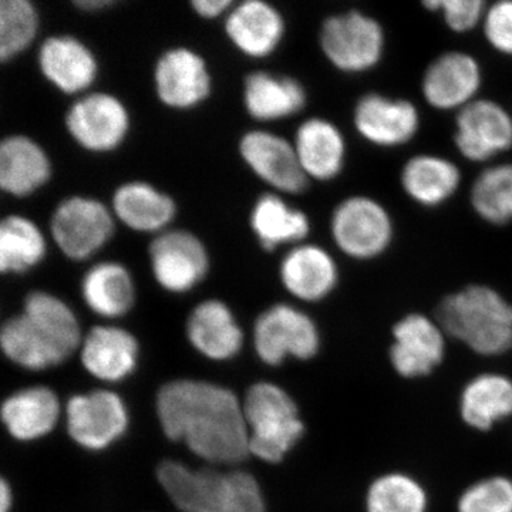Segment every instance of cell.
Masks as SVG:
<instances>
[{"label": "cell", "mask_w": 512, "mask_h": 512, "mask_svg": "<svg viewBox=\"0 0 512 512\" xmlns=\"http://www.w3.org/2000/svg\"><path fill=\"white\" fill-rule=\"evenodd\" d=\"M249 228L262 251L275 252L306 242L312 224L305 211L293 207L284 195L269 191L252 204Z\"/></svg>", "instance_id": "603a6c76"}, {"label": "cell", "mask_w": 512, "mask_h": 512, "mask_svg": "<svg viewBox=\"0 0 512 512\" xmlns=\"http://www.w3.org/2000/svg\"><path fill=\"white\" fill-rule=\"evenodd\" d=\"M0 349L13 363L29 370H45L63 363L55 350L37 335L22 313L3 323L0 329Z\"/></svg>", "instance_id": "836d02e7"}, {"label": "cell", "mask_w": 512, "mask_h": 512, "mask_svg": "<svg viewBox=\"0 0 512 512\" xmlns=\"http://www.w3.org/2000/svg\"><path fill=\"white\" fill-rule=\"evenodd\" d=\"M454 143L474 163L500 156L512 147V117L493 100H474L458 111Z\"/></svg>", "instance_id": "5bb4252c"}, {"label": "cell", "mask_w": 512, "mask_h": 512, "mask_svg": "<svg viewBox=\"0 0 512 512\" xmlns=\"http://www.w3.org/2000/svg\"><path fill=\"white\" fill-rule=\"evenodd\" d=\"M12 490L9 484L0 477V512H9L12 508Z\"/></svg>", "instance_id": "ee69618b"}, {"label": "cell", "mask_w": 512, "mask_h": 512, "mask_svg": "<svg viewBox=\"0 0 512 512\" xmlns=\"http://www.w3.org/2000/svg\"><path fill=\"white\" fill-rule=\"evenodd\" d=\"M140 345L133 333L119 326L90 329L82 342V362L90 375L107 383H119L137 369Z\"/></svg>", "instance_id": "d4e9b609"}, {"label": "cell", "mask_w": 512, "mask_h": 512, "mask_svg": "<svg viewBox=\"0 0 512 512\" xmlns=\"http://www.w3.org/2000/svg\"><path fill=\"white\" fill-rule=\"evenodd\" d=\"M59 416V397L45 386L19 390L0 407V419L10 436L20 441H33L47 436L55 429Z\"/></svg>", "instance_id": "f1b7e54d"}, {"label": "cell", "mask_w": 512, "mask_h": 512, "mask_svg": "<svg viewBox=\"0 0 512 512\" xmlns=\"http://www.w3.org/2000/svg\"><path fill=\"white\" fill-rule=\"evenodd\" d=\"M234 0H192L190 8L197 18L201 20H217L227 18L234 8Z\"/></svg>", "instance_id": "b9f144b4"}, {"label": "cell", "mask_w": 512, "mask_h": 512, "mask_svg": "<svg viewBox=\"0 0 512 512\" xmlns=\"http://www.w3.org/2000/svg\"><path fill=\"white\" fill-rule=\"evenodd\" d=\"M437 322L478 355H503L512 348V305L490 286L470 285L446 296Z\"/></svg>", "instance_id": "7a4b0ae2"}, {"label": "cell", "mask_w": 512, "mask_h": 512, "mask_svg": "<svg viewBox=\"0 0 512 512\" xmlns=\"http://www.w3.org/2000/svg\"><path fill=\"white\" fill-rule=\"evenodd\" d=\"M242 104L252 120L275 123L302 113L308 104V92L295 77L258 70L242 83Z\"/></svg>", "instance_id": "44dd1931"}, {"label": "cell", "mask_w": 512, "mask_h": 512, "mask_svg": "<svg viewBox=\"0 0 512 512\" xmlns=\"http://www.w3.org/2000/svg\"><path fill=\"white\" fill-rule=\"evenodd\" d=\"M157 478L178 510L207 512L220 490L224 473L212 468L192 470L180 461L168 460L158 466Z\"/></svg>", "instance_id": "1f68e13d"}, {"label": "cell", "mask_w": 512, "mask_h": 512, "mask_svg": "<svg viewBox=\"0 0 512 512\" xmlns=\"http://www.w3.org/2000/svg\"><path fill=\"white\" fill-rule=\"evenodd\" d=\"M185 329L192 348L215 362L232 359L244 346V330L231 308L220 299L198 303L188 316Z\"/></svg>", "instance_id": "cb8c5ba5"}, {"label": "cell", "mask_w": 512, "mask_h": 512, "mask_svg": "<svg viewBox=\"0 0 512 512\" xmlns=\"http://www.w3.org/2000/svg\"><path fill=\"white\" fill-rule=\"evenodd\" d=\"M52 161L36 141L25 136L0 140V188L26 197L45 187L52 177Z\"/></svg>", "instance_id": "4316f807"}, {"label": "cell", "mask_w": 512, "mask_h": 512, "mask_svg": "<svg viewBox=\"0 0 512 512\" xmlns=\"http://www.w3.org/2000/svg\"><path fill=\"white\" fill-rule=\"evenodd\" d=\"M66 414L70 437L90 451L113 446L130 424L126 403L110 390L77 394L67 403Z\"/></svg>", "instance_id": "7c38bea8"}, {"label": "cell", "mask_w": 512, "mask_h": 512, "mask_svg": "<svg viewBox=\"0 0 512 512\" xmlns=\"http://www.w3.org/2000/svg\"><path fill=\"white\" fill-rule=\"evenodd\" d=\"M157 416L165 436L181 441L211 464H238L249 456L244 409L229 389L201 380L164 384Z\"/></svg>", "instance_id": "6da1fadb"}, {"label": "cell", "mask_w": 512, "mask_h": 512, "mask_svg": "<svg viewBox=\"0 0 512 512\" xmlns=\"http://www.w3.org/2000/svg\"><path fill=\"white\" fill-rule=\"evenodd\" d=\"M330 235L342 254L356 261H370L392 244V217L379 201L352 195L333 210Z\"/></svg>", "instance_id": "ba28073f"}, {"label": "cell", "mask_w": 512, "mask_h": 512, "mask_svg": "<svg viewBox=\"0 0 512 512\" xmlns=\"http://www.w3.org/2000/svg\"><path fill=\"white\" fill-rule=\"evenodd\" d=\"M427 504L423 485L403 473L377 477L366 494L367 512H426Z\"/></svg>", "instance_id": "d590c367"}, {"label": "cell", "mask_w": 512, "mask_h": 512, "mask_svg": "<svg viewBox=\"0 0 512 512\" xmlns=\"http://www.w3.org/2000/svg\"><path fill=\"white\" fill-rule=\"evenodd\" d=\"M238 153L242 163L271 192L301 195L311 181L303 173L292 140L265 128H254L239 138Z\"/></svg>", "instance_id": "8fae6325"}, {"label": "cell", "mask_w": 512, "mask_h": 512, "mask_svg": "<svg viewBox=\"0 0 512 512\" xmlns=\"http://www.w3.org/2000/svg\"><path fill=\"white\" fill-rule=\"evenodd\" d=\"M39 67L47 82L59 92L83 96L99 79L96 53L83 40L70 35L52 36L39 50Z\"/></svg>", "instance_id": "ac0fdd59"}, {"label": "cell", "mask_w": 512, "mask_h": 512, "mask_svg": "<svg viewBox=\"0 0 512 512\" xmlns=\"http://www.w3.org/2000/svg\"><path fill=\"white\" fill-rule=\"evenodd\" d=\"M87 308L104 319H120L133 311L137 286L127 265L100 261L87 269L80 285Z\"/></svg>", "instance_id": "484cf974"}, {"label": "cell", "mask_w": 512, "mask_h": 512, "mask_svg": "<svg viewBox=\"0 0 512 512\" xmlns=\"http://www.w3.org/2000/svg\"><path fill=\"white\" fill-rule=\"evenodd\" d=\"M424 6L431 12H440L448 28L456 33L476 28L487 12V3L483 0H429Z\"/></svg>", "instance_id": "ab89813d"}, {"label": "cell", "mask_w": 512, "mask_h": 512, "mask_svg": "<svg viewBox=\"0 0 512 512\" xmlns=\"http://www.w3.org/2000/svg\"><path fill=\"white\" fill-rule=\"evenodd\" d=\"M249 433V454L275 464L302 439L303 421L291 396L274 383H256L249 387L244 403Z\"/></svg>", "instance_id": "3957f363"}, {"label": "cell", "mask_w": 512, "mask_h": 512, "mask_svg": "<svg viewBox=\"0 0 512 512\" xmlns=\"http://www.w3.org/2000/svg\"><path fill=\"white\" fill-rule=\"evenodd\" d=\"M46 254L45 234L35 222L19 215L0 220V274H25Z\"/></svg>", "instance_id": "d6a6232c"}, {"label": "cell", "mask_w": 512, "mask_h": 512, "mask_svg": "<svg viewBox=\"0 0 512 512\" xmlns=\"http://www.w3.org/2000/svg\"><path fill=\"white\" fill-rule=\"evenodd\" d=\"M481 82V67L473 56L448 52L427 67L421 90L424 99L434 109L461 110L476 100Z\"/></svg>", "instance_id": "ffe728a7"}, {"label": "cell", "mask_w": 512, "mask_h": 512, "mask_svg": "<svg viewBox=\"0 0 512 512\" xmlns=\"http://www.w3.org/2000/svg\"><path fill=\"white\" fill-rule=\"evenodd\" d=\"M110 208L117 224L153 238L173 228L178 215L173 195L143 180L120 184L111 195Z\"/></svg>", "instance_id": "2e32d148"}, {"label": "cell", "mask_w": 512, "mask_h": 512, "mask_svg": "<svg viewBox=\"0 0 512 512\" xmlns=\"http://www.w3.org/2000/svg\"><path fill=\"white\" fill-rule=\"evenodd\" d=\"M224 33L239 55L252 60L268 59L278 52L286 37L281 10L265 0H242L224 19Z\"/></svg>", "instance_id": "4fadbf2b"}, {"label": "cell", "mask_w": 512, "mask_h": 512, "mask_svg": "<svg viewBox=\"0 0 512 512\" xmlns=\"http://www.w3.org/2000/svg\"><path fill=\"white\" fill-rule=\"evenodd\" d=\"M470 198L481 220L493 225L512 222V164L494 165L478 175Z\"/></svg>", "instance_id": "e575fe53"}, {"label": "cell", "mask_w": 512, "mask_h": 512, "mask_svg": "<svg viewBox=\"0 0 512 512\" xmlns=\"http://www.w3.org/2000/svg\"><path fill=\"white\" fill-rule=\"evenodd\" d=\"M117 227L110 204L86 195H73L57 205L50 221V234L66 258L83 262L113 241Z\"/></svg>", "instance_id": "277c9868"}, {"label": "cell", "mask_w": 512, "mask_h": 512, "mask_svg": "<svg viewBox=\"0 0 512 512\" xmlns=\"http://www.w3.org/2000/svg\"><path fill=\"white\" fill-rule=\"evenodd\" d=\"M147 255L154 281L171 295L194 291L210 274V251L188 229L171 228L157 235L151 239Z\"/></svg>", "instance_id": "8992f818"}, {"label": "cell", "mask_w": 512, "mask_h": 512, "mask_svg": "<svg viewBox=\"0 0 512 512\" xmlns=\"http://www.w3.org/2000/svg\"><path fill=\"white\" fill-rule=\"evenodd\" d=\"M458 512H512V480L488 477L470 485L457 503Z\"/></svg>", "instance_id": "f35d334b"}, {"label": "cell", "mask_w": 512, "mask_h": 512, "mask_svg": "<svg viewBox=\"0 0 512 512\" xmlns=\"http://www.w3.org/2000/svg\"><path fill=\"white\" fill-rule=\"evenodd\" d=\"M74 5L83 12L92 13L113 8L116 2H113V0H79V2H74Z\"/></svg>", "instance_id": "7bdbcfd3"}, {"label": "cell", "mask_w": 512, "mask_h": 512, "mask_svg": "<svg viewBox=\"0 0 512 512\" xmlns=\"http://www.w3.org/2000/svg\"><path fill=\"white\" fill-rule=\"evenodd\" d=\"M382 25L359 10L329 16L319 30V46L323 56L339 72H369L384 55Z\"/></svg>", "instance_id": "5b68a950"}, {"label": "cell", "mask_w": 512, "mask_h": 512, "mask_svg": "<svg viewBox=\"0 0 512 512\" xmlns=\"http://www.w3.org/2000/svg\"><path fill=\"white\" fill-rule=\"evenodd\" d=\"M39 15L28 0H0V62L13 59L32 45Z\"/></svg>", "instance_id": "8d00e7d4"}, {"label": "cell", "mask_w": 512, "mask_h": 512, "mask_svg": "<svg viewBox=\"0 0 512 512\" xmlns=\"http://www.w3.org/2000/svg\"><path fill=\"white\" fill-rule=\"evenodd\" d=\"M296 156L308 180L328 183L345 170V136L335 123L323 117L303 120L292 138Z\"/></svg>", "instance_id": "7402d4cb"}, {"label": "cell", "mask_w": 512, "mask_h": 512, "mask_svg": "<svg viewBox=\"0 0 512 512\" xmlns=\"http://www.w3.org/2000/svg\"><path fill=\"white\" fill-rule=\"evenodd\" d=\"M254 346L256 355L269 366H279L289 357L309 360L319 352V329L308 313L276 303L256 318Z\"/></svg>", "instance_id": "30bf717a"}, {"label": "cell", "mask_w": 512, "mask_h": 512, "mask_svg": "<svg viewBox=\"0 0 512 512\" xmlns=\"http://www.w3.org/2000/svg\"><path fill=\"white\" fill-rule=\"evenodd\" d=\"M133 119L124 100L109 92H89L74 101L66 114L67 133L92 154L120 150L130 137Z\"/></svg>", "instance_id": "52a82bcc"}, {"label": "cell", "mask_w": 512, "mask_h": 512, "mask_svg": "<svg viewBox=\"0 0 512 512\" xmlns=\"http://www.w3.org/2000/svg\"><path fill=\"white\" fill-rule=\"evenodd\" d=\"M265 498L254 476L245 471L224 473V480L207 512H265Z\"/></svg>", "instance_id": "74e56055"}, {"label": "cell", "mask_w": 512, "mask_h": 512, "mask_svg": "<svg viewBox=\"0 0 512 512\" xmlns=\"http://www.w3.org/2000/svg\"><path fill=\"white\" fill-rule=\"evenodd\" d=\"M400 180L414 202L423 207H439L456 194L461 174L447 158L420 154L404 164Z\"/></svg>", "instance_id": "f546056e"}, {"label": "cell", "mask_w": 512, "mask_h": 512, "mask_svg": "<svg viewBox=\"0 0 512 512\" xmlns=\"http://www.w3.org/2000/svg\"><path fill=\"white\" fill-rule=\"evenodd\" d=\"M353 124L367 143L392 148L413 140L420 128V116L412 101L369 93L357 101Z\"/></svg>", "instance_id": "e0dca14e"}, {"label": "cell", "mask_w": 512, "mask_h": 512, "mask_svg": "<svg viewBox=\"0 0 512 512\" xmlns=\"http://www.w3.org/2000/svg\"><path fill=\"white\" fill-rule=\"evenodd\" d=\"M279 281L298 301L315 303L328 298L339 284V268L328 249L303 242L286 249L278 268Z\"/></svg>", "instance_id": "d6986e66"}, {"label": "cell", "mask_w": 512, "mask_h": 512, "mask_svg": "<svg viewBox=\"0 0 512 512\" xmlns=\"http://www.w3.org/2000/svg\"><path fill=\"white\" fill-rule=\"evenodd\" d=\"M22 315L63 362L82 346V329L76 313L52 293H30Z\"/></svg>", "instance_id": "83f0119b"}, {"label": "cell", "mask_w": 512, "mask_h": 512, "mask_svg": "<svg viewBox=\"0 0 512 512\" xmlns=\"http://www.w3.org/2000/svg\"><path fill=\"white\" fill-rule=\"evenodd\" d=\"M437 320L421 313L404 316L393 328L390 362L406 379L430 375L443 362L446 338Z\"/></svg>", "instance_id": "9a60e30c"}, {"label": "cell", "mask_w": 512, "mask_h": 512, "mask_svg": "<svg viewBox=\"0 0 512 512\" xmlns=\"http://www.w3.org/2000/svg\"><path fill=\"white\" fill-rule=\"evenodd\" d=\"M157 100L173 111H191L214 93V77L207 59L188 46H173L157 57L153 67Z\"/></svg>", "instance_id": "9c48e42d"}, {"label": "cell", "mask_w": 512, "mask_h": 512, "mask_svg": "<svg viewBox=\"0 0 512 512\" xmlns=\"http://www.w3.org/2000/svg\"><path fill=\"white\" fill-rule=\"evenodd\" d=\"M484 36L493 49L512 56V0L488 6L483 20Z\"/></svg>", "instance_id": "60d3db41"}, {"label": "cell", "mask_w": 512, "mask_h": 512, "mask_svg": "<svg viewBox=\"0 0 512 512\" xmlns=\"http://www.w3.org/2000/svg\"><path fill=\"white\" fill-rule=\"evenodd\" d=\"M461 419L471 429L488 431L512 416V380L498 373L474 377L460 397Z\"/></svg>", "instance_id": "4dcf8cb0"}]
</instances>
